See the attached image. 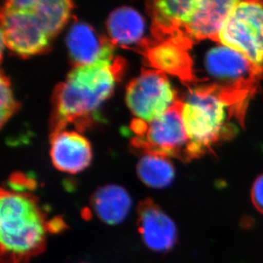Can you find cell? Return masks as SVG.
<instances>
[{
	"label": "cell",
	"instance_id": "7c38bea8",
	"mask_svg": "<svg viewBox=\"0 0 263 263\" xmlns=\"http://www.w3.org/2000/svg\"><path fill=\"white\" fill-rule=\"evenodd\" d=\"M50 157L61 172L76 174L91 161V147L87 139L77 132L61 130L50 136Z\"/></svg>",
	"mask_w": 263,
	"mask_h": 263
},
{
	"label": "cell",
	"instance_id": "2e32d148",
	"mask_svg": "<svg viewBox=\"0 0 263 263\" xmlns=\"http://www.w3.org/2000/svg\"><path fill=\"white\" fill-rule=\"evenodd\" d=\"M97 217L107 225H118L126 219L132 200L125 189L118 185H106L95 192L90 200Z\"/></svg>",
	"mask_w": 263,
	"mask_h": 263
},
{
	"label": "cell",
	"instance_id": "6da1fadb",
	"mask_svg": "<svg viewBox=\"0 0 263 263\" xmlns=\"http://www.w3.org/2000/svg\"><path fill=\"white\" fill-rule=\"evenodd\" d=\"M124 62H112L74 67L53 96L51 133L73 125L80 130L89 127L98 117V110L112 95L124 72Z\"/></svg>",
	"mask_w": 263,
	"mask_h": 263
},
{
	"label": "cell",
	"instance_id": "ac0fdd59",
	"mask_svg": "<svg viewBox=\"0 0 263 263\" xmlns=\"http://www.w3.org/2000/svg\"><path fill=\"white\" fill-rule=\"evenodd\" d=\"M140 180L152 189L170 186L175 178V169L169 158L158 154H144L137 166Z\"/></svg>",
	"mask_w": 263,
	"mask_h": 263
},
{
	"label": "cell",
	"instance_id": "3957f363",
	"mask_svg": "<svg viewBox=\"0 0 263 263\" xmlns=\"http://www.w3.org/2000/svg\"><path fill=\"white\" fill-rule=\"evenodd\" d=\"M50 220L31 191L1 190L0 249L2 263H28L45 251Z\"/></svg>",
	"mask_w": 263,
	"mask_h": 263
},
{
	"label": "cell",
	"instance_id": "8992f818",
	"mask_svg": "<svg viewBox=\"0 0 263 263\" xmlns=\"http://www.w3.org/2000/svg\"><path fill=\"white\" fill-rule=\"evenodd\" d=\"M32 0L7 1L1 10V47L28 58L45 52L50 39L32 10Z\"/></svg>",
	"mask_w": 263,
	"mask_h": 263
},
{
	"label": "cell",
	"instance_id": "9a60e30c",
	"mask_svg": "<svg viewBox=\"0 0 263 263\" xmlns=\"http://www.w3.org/2000/svg\"><path fill=\"white\" fill-rule=\"evenodd\" d=\"M107 29L108 37L115 45L141 50L148 40L144 37V18L133 8L124 6L114 10L107 19Z\"/></svg>",
	"mask_w": 263,
	"mask_h": 263
},
{
	"label": "cell",
	"instance_id": "52a82bcc",
	"mask_svg": "<svg viewBox=\"0 0 263 263\" xmlns=\"http://www.w3.org/2000/svg\"><path fill=\"white\" fill-rule=\"evenodd\" d=\"M204 68L211 82L208 85L243 97L252 94L262 72L241 53L220 42L206 51Z\"/></svg>",
	"mask_w": 263,
	"mask_h": 263
},
{
	"label": "cell",
	"instance_id": "ffe728a7",
	"mask_svg": "<svg viewBox=\"0 0 263 263\" xmlns=\"http://www.w3.org/2000/svg\"><path fill=\"white\" fill-rule=\"evenodd\" d=\"M251 201L257 211L263 214V174L254 181L251 189Z\"/></svg>",
	"mask_w": 263,
	"mask_h": 263
},
{
	"label": "cell",
	"instance_id": "e0dca14e",
	"mask_svg": "<svg viewBox=\"0 0 263 263\" xmlns=\"http://www.w3.org/2000/svg\"><path fill=\"white\" fill-rule=\"evenodd\" d=\"M72 9L73 4L67 0H32V10L50 39L69 20Z\"/></svg>",
	"mask_w": 263,
	"mask_h": 263
},
{
	"label": "cell",
	"instance_id": "5b68a950",
	"mask_svg": "<svg viewBox=\"0 0 263 263\" xmlns=\"http://www.w3.org/2000/svg\"><path fill=\"white\" fill-rule=\"evenodd\" d=\"M218 42L241 53L263 72V3L237 1L222 26Z\"/></svg>",
	"mask_w": 263,
	"mask_h": 263
},
{
	"label": "cell",
	"instance_id": "4fadbf2b",
	"mask_svg": "<svg viewBox=\"0 0 263 263\" xmlns=\"http://www.w3.org/2000/svg\"><path fill=\"white\" fill-rule=\"evenodd\" d=\"M237 1L199 0L184 32L192 40L217 41L228 15Z\"/></svg>",
	"mask_w": 263,
	"mask_h": 263
},
{
	"label": "cell",
	"instance_id": "7a4b0ae2",
	"mask_svg": "<svg viewBox=\"0 0 263 263\" xmlns=\"http://www.w3.org/2000/svg\"><path fill=\"white\" fill-rule=\"evenodd\" d=\"M247 97L204 85L191 88L181 99V115L193 158L231 138L243 122Z\"/></svg>",
	"mask_w": 263,
	"mask_h": 263
},
{
	"label": "cell",
	"instance_id": "ba28073f",
	"mask_svg": "<svg viewBox=\"0 0 263 263\" xmlns=\"http://www.w3.org/2000/svg\"><path fill=\"white\" fill-rule=\"evenodd\" d=\"M126 103L138 119L149 122L164 115L179 102L166 74L157 70H143L129 83Z\"/></svg>",
	"mask_w": 263,
	"mask_h": 263
},
{
	"label": "cell",
	"instance_id": "5bb4252c",
	"mask_svg": "<svg viewBox=\"0 0 263 263\" xmlns=\"http://www.w3.org/2000/svg\"><path fill=\"white\" fill-rule=\"evenodd\" d=\"M198 2L199 0H171L147 3L154 37L185 33L184 28L191 19Z\"/></svg>",
	"mask_w": 263,
	"mask_h": 263
},
{
	"label": "cell",
	"instance_id": "8fae6325",
	"mask_svg": "<svg viewBox=\"0 0 263 263\" xmlns=\"http://www.w3.org/2000/svg\"><path fill=\"white\" fill-rule=\"evenodd\" d=\"M137 229L145 246L155 252H166L177 242L174 221L152 199H144L137 209Z\"/></svg>",
	"mask_w": 263,
	"mask_h": 263
},
{
	"label": "cell",
	"instance_id": "9c48e42d",
	"mask_svg": "<svg viewBox=\"0 0 263 263\" xmlns=\"http://www.w3.org/2000/svg\"><path fill=\"white\" fill-rule=\"evenodd\" d=\"M192 42L184 33L154 37L146 41L141 52L154 70L176 76L185 84H192L195 80L189 53Z\"/></svg>",
	"mask_w": 263,
	"mask_h": 263
},
{
	"label": "cell",
	"instance_id": "d6986e66",
	"mask_svg": "<svg viewBox=\"0 0 263 263\" xmlns=\"http://www.w3.org/2000/svg\"><path fill=\"white\" fill-rule=\"evenodd\" d=\"M0 85H1V125H4L5 122L10 119L14 112L17 110V102H15L13 97L11 88H10V81L8 80V78L5 76L4 73L1 74V79H0Z\"/></svg>",
	"mask_w": 263,
	"mask_h": 263
},
{
	"label": "cell",
	"instance_id": "30bf717a",
	"mask_svg": "<svg viewBox=\"0 0 263 263\" xmlns=\"http://www.w3.org/2000/svg\"><path fill=\"white\" fill-rule=\"evenodd\" d=\"M68 53L74 67L112 62L115 45L109 40L97 33L87 23L75 21L67 32Z\"/></svg>",
	"mask_w": 263,
	"mask_h": 263
},
{
	"label": "cell",
	"instance_id": "277c9868",
	"mask_svg": "<svg viewBox=\"0 0 263 263\" xmlns=\"http://www.w3.org/2000/svg\"><path fill=\"white\" fill-rule=\"evenodd\" d=\"M130 129L135 134L132 145L144 154L175 157L182 160L194 159L181 115V99L164 115L152 121L134 119Z\"/></svg>",
	"mask_w": 263,
	"mask_h": 263
}]
</instances>
